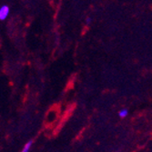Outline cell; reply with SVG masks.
<instances>
[{
  "instance_id": "6da1fadb",
  "label": "cell",
  "mask_w": 152,
  "mask_h": 152,
  "mask_svg": "<svg viewBox=\"0 0 152 152\" xmlns=\"http://www.w3.org/2000/svg\"><path fill=\"white\" fill-rule=\"evenodd\" d=\"M9 15V7L7 6H2L0 7V20H5Z\"/></svg>"
},
{
  "instance_id": "7a4b0ae2",
  "label": "cell",
  "mask_w": 152,
  "mask_h": 152,
  "mask_svg": "<svg viewBox=\"0 0 152 152\" xmlns=\"http://www.w3.org/2000/svg\"><path fill=\"white\" fill-rule=\"evenodd\" d=\"M118 117L120 118H127L129 116V109H127V108H122V109H120L119 111H118Z\"/></svg>"
},
{
  "instance_id": "3957f363",
  "label": "cell",
  "mask_w": 152,
  "mask_h": 152,
  "mask_svg": "<svg viewBox=\"0 0 152 152\" xmlns=\"http://www.w3.org/2000/svg\"><path fill=\"white\" fill-rule=\"evenodd\" d=\"M32 141H28V142H27L26 145H25V147H24V148L22 149V151L23 152H27V151H28L29 149H30V148H31V146H32Z\"/></svg>"
},
{
  "instance_id": "277c9868",
  "label": "cell",
  "mask_w": 152,
  "mask_h": 152,
  "mask_svg": "<svg viewBox=\"0 0 152 152\" xmlns=\"http://www.w3.org/2000/svg\"><path fill=\"white\" fill-rule=\"evenodd\" d=\"M91 22H92V18H89V17H88V18H86V23H87V25H89Z\"/></svg>"
}]
</instances>
